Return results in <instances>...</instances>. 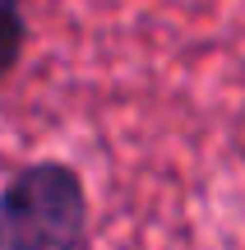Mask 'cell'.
Listing matches in <instances>:
<instances>
[{
  "mask_svg": "<svg viewBox=\"0 0 245 250\" xmlns=\"http://www.w3.org/2000/svg\"><path fill=\"white\" fill-rule=\"evenodd\" d=\"M88 181L65 158H33L0 181V250H88Z\"/></svg>",
  "mask_w": 245,
  "mask_h": 250,
  "instance_id": "6da1fadb",
  "label": "cell"
},
{
  "mask_svg": "<svg viewBox=\"0 0 245 250\" xmlns=\"http://www.w3.org/2000/svg\"><path fill=\"white\" fill-rule=\"evenodd\" d=\"M28 37H33V23H28V5L23 0H0V83L23 65Z\"/></svg>",
  "mask_w": 245,
  "mask_h": 250,
  "instance_id": "7a4b0ae2",
  "label": "cell"
}]
</instances>
